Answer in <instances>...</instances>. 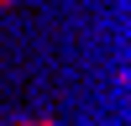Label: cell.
<instances>
[{
  "label": "cell",
  "mask_w": 131,
  "mask_h": 126,
  "mask_svg": "<svg viewBox=\"0 0 131 126\" xmlns=\"http://www.w3.org/2000/svg\"><path fill=\"white\" fill-rule=\"evenodd\" d=\"M31 126H52V121H31Z\"/></svg>",
  "instance_id": "1"
},
{
  "label": "cell",
  "mask_w": 131,
  "mask_h": 126,
  "mask_svg": "<svg viewBox=\"0 0 131 126\" xmlns=\"http://www.w3.org/2000/svg\"><path fill=\"white\" fill-rule=\"evenodd\" d=\"M0 5H5V0H0Z\"/></svg>",
  "instance_id": "2"
}]
</instances>
